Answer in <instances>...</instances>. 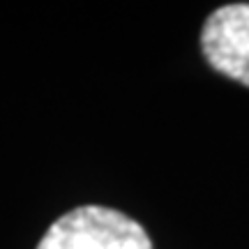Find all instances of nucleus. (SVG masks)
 Instances as JSON below:
<instances>
[{
    "label": "nucleus",
    "instance_id": "2",
    "mask_svg": "<svg viewBox=\"0 0 249 249\" xmlns=\"http://www.w3.org/2000/svg\"><path fill=\"white\" fill-rule=\"evenodd\" d=\"M201 51L214 71L249 88V2L224 5L205 18Z\"/></svg>",
    "mask_w": 249,
    "mask_h": 249
},
{
    "label": "nucleus",
    "instance_id": "1",
    "mask_svg": "<svg viewBox=\"0 0 249 249\" xmlns=\"http://www.w3.org/2000/svg\"><path fill=\"white\" fill-rule=\"evenodd\" d=\"M37 249H152L139 222L104 205H81L58 217Z\"/></svg>",
    "mask_w": 249,
    "mask_h": 249
}]
</instances>
